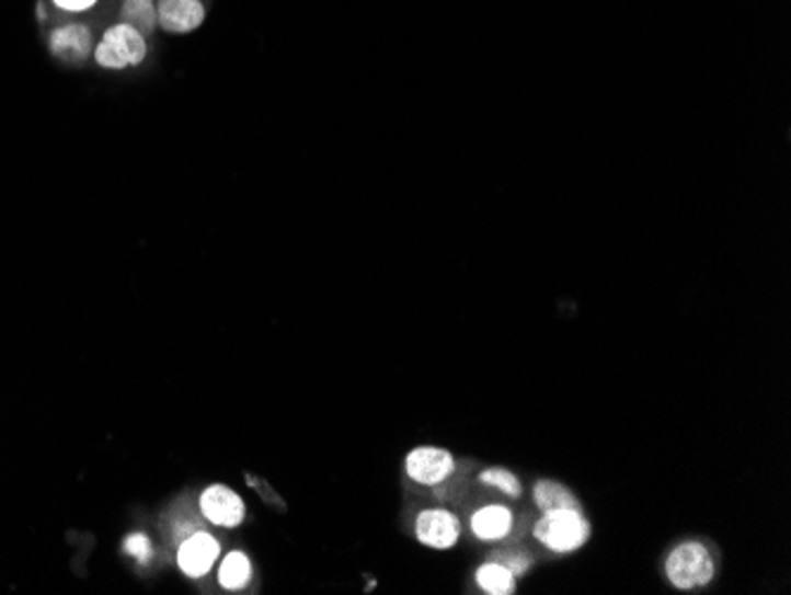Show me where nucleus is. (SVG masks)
I'll return each mask as SVG.
<instances>
[{
    "mask_svg": "<svg viewBox=\"0 0 791 595\" xmlns=\"http://www.w3.org/2000/svg\"><path fill=\"white\" fill-rule=\"evenodd\" d=\"M718 562L713 550L699 539H685L668 550L664 560V576L676 591H701L713 584Z\"/></svg>",
    "mask_w": 791,
    "mask_h": 595,
    "instance_id": "f257e3e1",
    "label": "nucleus"
},
{
    "mask_svg": "<svg viewBox=\"0 0 791 595\" xmlns=\"http://www.w3.org/2000/svg\"><path fill=\"white\" fill-rule=\"evenodd\" d=\"M591 519L581 507H554L534 525V539L554 556H571L591 541Z\"/></svg>",
    "mask_w": 791,
    "mask_h": 595,
    "instance_id": "f03ea898",
    "label": "nucleus"
},
{
    "mask_svg": "<svg viewBox=\"0 0 791 595\" xmlns=\"http://www.w3.org/2000/svg\"><path fill=\"white\" fill-rule=\"evenodd\" d=\"M145 55H148L145 36L126 22L110 26L95 46V62L105 69H126L130 65H140Z\"/></svg>",
    "mask_w": 791,
    "mask_h": 595,
    "instance_id": "7ed1b4c3",
    "label": "nucleus"
},
{
    "mask_svg": "<svg viewBox=\"0 0 791 595\" xmlns=\"http://www.w3.org/2000/svg\"><path fill=\"white\" fill-rule=\"evenodd\" d=\"M415 539L432 550H450L462 539V519L448 507H424L415 517Z\"/></svg>",
    "mask_w": 791,
    "mask_h": 595,
    "instance_id": "20e7f679",
    "label": "nucleus"
},
{
    "mask_svg": "<svg viewBox=\"0 0 791 595\" xmlns=\"http://www.w3.org/2000/svg\"><path fill=\"white\" fill-rule=\"evenodd\" d=\"M456 468V456L442 446H417L405 456V474L420 487H442L452 477Z\"/></svg>",
    "mask_w": 791,
    "mask_h": 595,
    "instance_id": "39448f33",
    "label": "nucleus"
},
{
    "mask_svg": "<svg viewBox=\"0 0 791 595\" xmlns=\"http://www.w3.org/2000/svg\"><path fill=\"white\" fill-rule=\"evenodd\" d=\"M199 513L204 519L211 522V525L232 529L240 527L244 522L247 507L238 491H232L230 487L223 484H214L209 489H204L199 499Z\"/></svg>",
    "mask_w": 791,
    "mask_h": 595,
    "instance_id": "423d86ee",
    "label": "nucleus"
},
{
    "mask_svg": "<svg viewBox=\"0 0 791 595\" xmlns=\"http://www.w3.org/2000/svg\"><path fill=\"white\" fill-rule=\"evenodd\" d=\"M218 556H221V543L216 541V536L197 529L181 541L179 568L190 579H202L211 572Z\"/></svg>",
    "mask_w": 791,
    "mask_h": 595,
    "instance_id": "0eeeda50",
    "label": "nucleus"
},
{
    "mask_svg": "<svg viewBox=\"0 0 791 595\" xmlns=\"http://www.w3.org/2000/svg\"><path fill=\"white\" fill-rule=\"evenodd\" d=\"M517 517L505 503H483L470 515V531L481 543H501L515 531Z\"/></svg>",
    "mask_w": 791,
    "mask_h": 595,
    "instance_id": "6e6552de",
    "label": "nucleus"
},
{
    "mask_svg": "<svg viewBox=\"0 0 791 595\" xmlns=\"http://www.w3.org/2000/svg\"><path fill=\"white\" fill-rule=\"evenodd\" d=\"M207 10L202 0H159L157 24L169 34H190L202 26Z\"/></svg>",
    "mask_w": 791,
    "mask_h": 595,
    "instance_id": "1a4fd4ad",
    "label": "nucleus"
},
{
    "mask_svg": "<svg viewBox=\"0 0 791 595\" xmlns=\"http://www.w3.org/2000/svg\"><path fill=\"white\" fill-rule=\"evenodd\" d=\"M50 53L67 62H81L93 53V36L83 24H67L50 34Z\"/></svg>",
    "mask_w": 791,
    "mask_h": 595,
    "instance_id": "9d476101",
    "label": "nucleus"
},
{
    "mask_svg": "<svg viewBox=\"0 0 791 595\" xmlns=\"http://www.w3.org/2000/svg\"><path fill=\"white\" fill-rule=\"evenodd\" d=\"M474 584L486 595H515L519 579L512 574L503 562L489 558L474 570Z\"/></svg>",
    "mask_w": 791,
    "mask_h": 595,
    "instance_id": "9b49d317",
    "label": "nucleus"
},
{
    "mask_svg": "<svg viewBox=\"0 0 791 595\" xmlns=\"http://www.w3.org/2000/svg\"><path fill=\"white\" fill-rule=\"evenodd\" d=\"M254 568L252 560L242 550H232L221 562V570H218V584L228 591H242L252 584Z\"/></svg>",
    "mask_w": 791,
    "mask_h": 595,
    "instance_id": "f8f14e48",
    "label": "nucleus"
},
{
    "mask_svg": "<svg viewBox=\"0 0 791 595\" xmlns=\"http://www.w3.org/2000/svg\"><path fill=\"white\" fill-rule=\"evenodd\" d=\"M534 503L540 513L554 511V507H581L576 493L554 479H538L534 484Z\"/></svg>",
    "mask_w": 791,
    "mask_h": 595,
    "instance_id": "ddd939ff",
    "label": "nucleus"
},
{
    "mask_svg": "<svg viewBox=\"0 0 791 595\" xmlns=\"http://www.w3.org/2000/svg\"><path fill=\"white\" fill-rule=\"evenodd\" d=\"M122 22L138 28L142 36H150L159 26L157 24V5L152 3V0H124Z\"/></svg>",
    "mask_w": 791,
    "mask_h": 595,
    "instance_id": "4468645a",
    "label": "nucleus"
},
{
    "mask_svg": "<svg viewBox=\"0 0 791 595\" xmlns=\"http://www.w3.org/2000/svg\"><path fill=\"white\" fill-rule=\"evenodd\" d=\"M479 482H481L483 487L501 491L503 496H507V499H512V501L521 499V493H524V487H521V482H519V477H517L515 472H512V470H507V468L493 466V468L481 470V472H479Z\"/></svg>",
    "mask_w": 791,
    "mask_h": 595,
    "instance_id": "2eb2a0df",
    "label": "nucleus"
},
{
    "mask_svg": "<svg viewBox=\"0 0 791 595\" xmlns=\"http://www.w3.org/2000/svg\"><path fill=\"white\" fill-rule=\"evenodd\" d=\"M491 558L497 560V562H503L505 568H507L512 574H515L517 579L526 576V574L531 572V568H534V558H531L529 553H524V550H519V548L495 550V553H493Z\"/></svg>",
    "mask_w": 791,
    "mask_h": 595,
    "instance_id": "dca6fc26",
    "label": "nucleus"
},
{
    "mask_svg": "<svg viewBox=\"0 0 791 595\" xmlns=\"http://www.w3.org/2000/svg\"><path fill=\"white\" fill-rule=\"evenodd\" d=\"M124 553L128 558H134L138 564H148L154 556V548H152V541L148 534L142 531H136V534H128L126 541H124Z\"/></svg>",
    "mask_w": 791,
    "mask_h": 595,
    "instance_id": "f3484780",
    "label": "nucleus"
},
{
    "mask_svg": "<svg viewBox=\"0 0 791 595\" xmlns=\"http://www.w3.org/2000/svg\"><path fill=\"white\" fill-rule=\"evenodd\" d=\"M95 3H98V0H53V5H55L57 10L71 12V14L91 10V8H95Z\"/></svg>",
    "mask_w": 791,
    "mask_h": 595,
    "instance_id": "a211bd4d",
    "label": "nucleus"
}]
</instances>
